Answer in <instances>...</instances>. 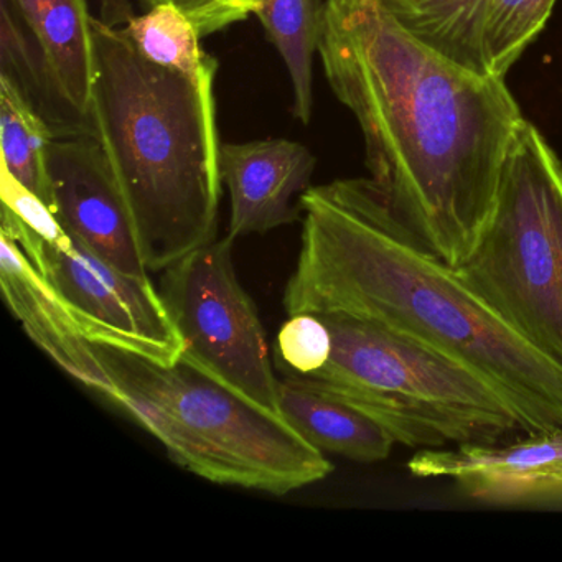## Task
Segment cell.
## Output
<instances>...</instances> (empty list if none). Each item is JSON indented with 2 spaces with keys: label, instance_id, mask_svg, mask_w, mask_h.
Returning <instances> with one entry per match:
<instances>
[{
  "label": "cell",
  "instance_id": "cell-1",
  "mask_svg": "<svg viewBox=\"0 0 562 562\" xmlns=\"http://www.w3.org/2000/svg\"><path fill=\"white\" fill-rule=\"evenodd\" d=\"M318 54L360 124L384 205L414 245L459 268L488 222L525 120L505 78L420 44L381 0H327Z\"/></svg>",
  "mask_w": 562,
  "mask_h": 562
},
{
  "label": "cell",
  "instance_id": "cell-2",
  "mask_svg": "<svg viewBox=\"0 0 562 562\" xmlns=\"http://www.w3.org/2000/svg\"><path fill=\"white\" fill-rule=\"evenodd\" d=\"M284 291L295 314H345L423 341L488 381L526 434L562 429V367L516 334L456 269L414 245L370 179L311 187Z\"/></svg>",
  "mask_w": 562,
  "mask_h": 562
},
{
  "label": "cell",
  "instance_id": "cell-3",
  "mask_svg": "<svg viewBox=\"0 0 562 562\" xmlns=\"http://www.w3.org/2000/svg\"><path fill=\"white\" fill-rule=\"evenodd\" d=\"M90 123L136 225L149 272L216 238L222 176L215 81L150 64L94 19Z\"/></svg>",
  "mask_w": 562,
  "mask_h": 562
},
{
  "label": "cell",
  "instance_id": "cell-4",
  "mask_svg": "<svg viewBox=\"0 0 562 562\" xmlns=\"http://www.w3.org/2000/svg\"><path fill=\"white\" fill-rule=\"evenodd\" d=\"M113 390L106 400L149 430L170 459L220 485L285 495L334 465L284 417L186 360L170 367L98 347Z\"/></svg>",
  "mask_w": 562,
  "mask_h": 562
},
{
  "label": "cell",
  "instance_id": "cell-5",
  "mask_svg": "<svg viewBox=\"0 0 562 562\" xmlns=\"http://www.w3.org/2000/svg\"><path fill=\"white\" fill-rule=\"evenodd\" d=\"M318 317L330 330V360L295 380L367 414L394 442L417 452L525 436L508 401L460 361L373 322Z\"/></svg>",
  "mask_w": 562,
  "mask_h": 562
},
{
  "label": "cell",
  "instance_id": "cell-6",
  "mask_svg": "<svg viewBox=\"0 0 562 562\" xmlns=\"http://www.w3.org/2000/svg\"><path fill=\"white\" fill-rule=\"evenodd\" d=\"M459 278L562 367V164L529 121L516 126L495 203Z\"/></svg>",
  "mask_w": 562,
  "mask_h": 562
},
{
  "label": "cell",
  "instance_id": "cell-7",
  "mask_svg": "<svg viewBox=\"0 0 562 562\" xmlns=\"http://www.w3.org/2000/svg\"><path fill=\"white\" fill-rule=\"evenodd\" d=\"M225 236L166 269L162 295L182 335L187 363L243 396L278 409L279 381L266 330L233 262Z\"/></svg>",
  "mask_w": 562,
  "mask_h": 562
},
{
  "label": "cell",
  "instance_id": "cell-8",
  "mask_svg": "<svg viewBox=\"0 0 562 562\" xmlns=\"http://www.w3.org/2000/svg\"><path fill=\"white\" fill-rule=\"evenodd\" d=\"M55 289L91 344L170 367L183 340L162 292L149 276L121 271L71 238L45 241L2 210V228Z\"/></svg>",
  "mask_w": 562,
  "mask_h": 562
},
{
  "label": "cell",
  "instance_id": "cell-9",
  "mask_svg": "<svg viewBox=\"0 0 562 562\" xmlns=\"http://www.w3.org/2000/svg\"><path fill=\"white\" fill-rule=\"evenodd\" d=\"M47 166L65 232L114 268L149 276L130 206L97 137H54Z\"/></svg>",
  "mask_w": 562,
  "mask_h": 562
},
{
  "label": "cell",
  "instance_id": "cell-10",
  "mask_svg": "<svg viewBox=\"0 0 562 562\" xmlns=\"http://www.w3.org/2000/svg\"><path fill=\"white\" fill-rule=\"evenodd\" d=\"M407 469L419 479H449L488 505H532L562 498V429L509 442L417 450Z\"/></svg>",
  "mask_w": 562,
  "mask_h": 562
},
{
  "label": "cell",
  "instance_id": "cell-11",
  "mask_svg": "<svg viewBox=\"0 0 562 562\" xmlns=\"http://www.w3.org/2000/svg\"><path fill=\"white\" fill-rule=\"evenodd\" d=\"M315 166L314 154L294 140L222 144L220 176L232 203L226 236L236 241L297 222Z\"/></svg>",
  "mask_w": 562,
  "mask_h": 562
},
{
  "label": "cell",
  "instance_id": "cell-12",
  "mask_svg": "<svg viewBox=\"0 0 562 562\" xmlns=\"http://www.w3.org/2000/svg\"><path fill=\"white\" fill-rule=\"evenodd\" d=\"M0 284L5 304L31 340L71 378L106 397L114 384L98 345L85 337L55 289L4 233H0Z\"/></svg>",
  "mask_w": 562,
  "mask_h": 562
},
{
  "label": "cell",
  "instance_id": "cell-13",
  "mask_svg": "<svg viewBox=\"0 0 562 562\" xmlns=\"http://www.w3.org/2000/svg\"><path fill=\"white\" fill-rule=\"evenodd\" d=\"M278 409L312 446L353 462L386 460L396 443L367 414L295 378L279 381Z\"/></svg>",
  "mask_w": 562,
  "mask_h": 562
},
{
  "label": "cell",
  "instance_id": "cell-14",
  "mask_svg": "<svg viewBox=\"0 0 562 562\" xmlns=\"http://www.w3.org/2000/svg\"><path fill=\"white\" fill-rule=\"evenodd\" d=\"M67 100L90 120L97 52L87 0H12Z\"/></svg>",
  "mask_w": 562,
  "mask_h": 562
},
{
  "label": "cell",
  "instance_id": "cell-15",
  "mask_svg": "<svg viewBox=\"0 0 562 562\" xmlns=\"http://www.w3.org/2000/svg\"><path fill=\"white\" fill-rule=\"evenodd\" d=\"M0 78L8 80L54 137L94 136L90 120L65 97L34 35L12 0L0 4Z\"/></svg>",
  "mask_w": 562,
  "mask_h": 562
},
{
  "label": "cell",
  "instance_id": "cell-16",
  "mask_svg": "<svg viewBox=\"0 0 562 562\" xmlns=\"http://www.w3.org/2000/svg\"><path fill=\"white\" fill-rule=\"evenodd\" d=\"M394 21L416 41L470 70L483 67L482 15L485 0H381Z\"/></svg>",
  "mask_w": 562,
  "mask_h": 562
},
{
  "label": "cell",
  "instance_id": "cell-17",
  "mask_svg": "<svg viewBox=\"0 0 562 562\" xmlns=\"http://www.w3.org/2000/svg\"><path fill=\"white\" fill-rule=\"evenodd\" d=\"M325 4L321 0H259L258 15L288 68L292 113L307 124L314 111V55L321 44Z\"/></svg>",
  "mask_w": 562,
  "mask_h": 562
},
{
  "label": "cell",
  "instance_id": "cell-18",
  "mask_svg": "<svg viewBox=\"0 0 562 562\" xmlns=\"http://www.w3.org/2000/svg\"><path fill=\"white\" fill-rule=\"evenodd\" d=\"M50 127L29 106L27 101L4 78H0V147L2 169L25 189L41 196L54 210L48 177Z\"/></svg>",
  "mask_w": 562,
  "mask_h": 562
},
{
  "label": "cell",
  "instance_id": "cell-19",
  "mask_svg": "<svg viewBox=\"0 0 562 562\" xmlns=\"http://www.w3.org/2000/svg\"><path fill=\"white\" fill-rule=\"evenodd\" d=\"M150 64L179 71L196 81H215L216 60L203 52L202 37L189 18L172 4L150 5L124 29Z\"/></svg>",
  "mask_w": 562,
  "mask_h": 562
},
{
  "label": "cell",
  "instance_id": "cell-20",
  "mask_svg": "<svg viewBox=\"0 0 562 562\" xmlns=\"http://www.w3.org/2000/svg\"><path fill=\"white\" fill-rule=\"evenodd\" d=\"M555 2L558 0H485L480 47L486 74L506 77L544 29Z\"/></svg>",
  "mask_w": 562,
  "mask_h": 562
},
{
  "label": "cell",
  "instance_id": "cell-21",
  "mask_svg": "<svg viewBox=\"0 0 562 562\" xmlns=\"http://www.w3.org/2000/svg\"><path fill=\"white\" fill-rule=\"evenodd\" d=\"M330 355V330L318 315H289L276 340V358L284 376H311L327 364Z\"/></svg>",
  "mask_w": 562,
  "mask_h": 562
},
{
  "label": "cell",
  "instance_id": "cell-22",
  "mask_svg": "<svg viewBox=\"0 0 562 562\" xmlns=\"http://www.w3.org/2000/svg\"><path fill=\"white\" fill-rule=\"evenodd\" d=\"M259 0H213L210 8L193 22L200 37L228 29L258 11Z\"/></svg>",
  "mask_w": 562,
  "mask_h": 562
},
{
  "label": "cell",
  "instance_id": "cell-23",
  "mask_svg": "<svg viewBox=\"0 0 562 562\" xmlns=\"http://www.w3.org/2000/svg\"><path fill=\"white\" fill-rule=\"evenodd\" d=\"M100 2L101 18L98 21L106 27L124 31L136 18L131 0H100Z\"/></svg>",
  "mask_w": 562,
  "mask_h": 562
},
{
  "label": "cell",
  "instance_id": "cell-24",
  "mask_svg": "<svg viewBox=\"0 0 562 562\" xmlns=\"http://www.w3.org/2000/svg\"><path fill=\"white\" fill-rule=\"evenodd\" d=\"M144 2H147L149 5H176V8H179L180 11H182L183 14H186L193 24V22H195L196 19H199L200 15H202L203 12L210 8V4H212L213 0H144Z\"/></svg>",
  "mask_w": 562,
  "mask_h": 562
}]
</instances>
